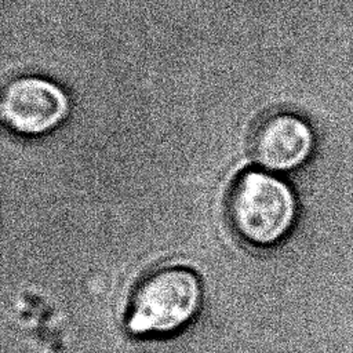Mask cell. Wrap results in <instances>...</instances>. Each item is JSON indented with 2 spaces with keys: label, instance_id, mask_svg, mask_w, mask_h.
Instances as JSON below:
<instances>
[{
  "label": "cell",
  "instance_id": "6da1fadb",
  "mask_svg": "<svg viewBox=\"0 0 353 353\" xmlns=\"http://www.w3.org/2000/svg\"><path fill=\"white\" fill-rule=\"evenodd\" d=\"M201 302V283L193 270L164 266L146 274L135 287L125 327L134 336H168L197 316Z\"/></svg>",
  "mask_w": 353,
  "mask_h": 353
},
{
  "label": "cell",
  "instance_id": "7a4b0ae2",
  "mask_svg": "<svg viewBox=\"0 0 353 353\" xmlns=\"http://www.w3.org/2000/svg\"><path fill=\"white\" fill-rule=\"evenodd\" d=\"M295 211L291 189L265 171L241 172L226 199L232 229L245 243L256 247L279 243L291 229Z\"/></svg>",
  "mask_w": 353,
  "mask_h": 353
},
{
  "label": "cell",
  "instance_id": "3957f363",
  "mask_svg": "<svg viewBox=\"0 0 353 353\" xmlns=\"http://www.w3.org/2000/svg\"><path fill=\"white\" fill-rule=\"evenodd\" d=\"M69 98L54 81L40 76L14 79L3 91L0 112L4 124L25 137L51 132L69 114Z\"/></svg>",
  "mask_w": 353,
  "mask_h": 353
},
{
  "label": "cell",
  "instance_id": "277c9868",
  "mask_svg": "<svg viewBox=\"0 0 353 353\" xmlns=\"http://www.w3.org/2000/svg\"><path fill=\"white\" fill-rule=\"evenodd\" d=\"M312 145L313 137L303 120L291 113H273L255 127L251 150L262 167L288 171L307 159Z\"/></svg>",
  "mask_w": 353,
  "mask_h": 353
}]
</instances>
